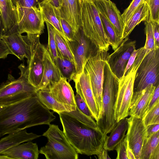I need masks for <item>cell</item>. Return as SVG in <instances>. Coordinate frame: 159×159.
<instances>
[{
  "instance_id": "1",
  "label": "cell",
  "mask_w": 159,
  "mask_h": 159,
  "mask_svg": "<svg viewBox=\"0 0 159 159\" xmlns=\"http://www.w3.org/2000/svg\"><path fill=\"white\" fill-rule=\"evenodd\" d=\"M53 113L37 94L6 106L0 112V137L32 126L48 125L56 118Z\"/></svg>"
},
{
  "instance_id": "2",
  "label": "cell",
  "mask_w": 159,
  "mask_h": 159,
  "mask_svg": "<svg viewBox=\"0 0 159 159\" xmlns=\"http://www.w3.org/2000/svg\"><path fill=\"white\" fill-rule=\"evenodd\" d=\"M63 132L78 154L97 155L103 148L107 135L65 111L58 113Z\"/></svg>"
},
{
  "instance_id": "3",
  "label": "cell",
  "mask_w": 159,
  "mask_h": 159,
  "mask_svg": "<svg viewBox=\"0 0 159 159\" xmlns=\"http://www.w3.org/2000/svg\"><path fill=\"white\" fill-rule=\"evenodd\" d=\"M78 2L80 24L84 34L98 49L108 51L110 45L109 39L93 1L78 0Z\"/></svg>"
},
{
  "instance_id": "4",
  "label": "cell",
  "mask_w": 159,
  "mask_h": 159,
  "mask_svg": "<svg viewBox=\"0 0 159 159\" xmlns=\"http://www.w3.org/2000/svg\"><path fill=\"white\" fill-rule=\"evenodd\" d=\"M119 81L107 61L104 71L102 108L96 121L98 129L105 135L110 133L117 123L115 118V107Z\"/></svg>"
},
{
  "instance_id": "5",
  "label": "cell",
  "mask_w": 159,
  "mask_h": 159,
  "mask_svg": "<svg viewBox=\"0 0 159 159\" xmlns=\"http://www.w3.org/2000/svg\"><path fill=\"white\" fill-rule=\"evenodd\" d=\"M18 68L20 76L15 79L8 74L7 79L0 86V106H6L36 94L38 90L29 82L27 66L21 64Z\"/></svg>"
},
{
  "instance_id": "6",
  "label": "cell",
  "mask_w": 159,
  "mask_h": 159,
  "mask_svg": "<svg viewBox=\"0 0 159 159\" xmlns=\"http://www.w3.org/2000/svg\"><path fill=\"white\" fill-rule=\"evenodd\" d=\"M48 129L43 134L48 141L39 152L47 159H77L78 153L70 145L63 131L58 125H48Z\"/></svg>"
},
{
  "instance_id": "7",
  "label": "cell",
  "mask_w": 159,
  "mask_h": 159,
  "mask_svg": "<svg viewBox=\"0 0 159 159\" xmlns=\"http://www.w3.org/2000/svg\"><path fill=\"white\" fill-rule=\"evenodd\" d=\"M108 51L98 49L89 58L84 67L89 75L93 95L99 113L102 106L104 69L110 55Z\"/></svg>"
},
{
  "instance_id": "8",
  "label": "cell",
  "mask_w": 159,
  "mask_h": 159,
  "mask_svg": "<svg viewBox=\"0 0 159 159\" xmlns=\"http://www.w3.org/2000/svg\"><path fill=\"white\" fill-rule=\"evenodd\" d=\"M159 48L148 52L143 58L135 75V91L159 84Z\"/></svg>"
},
{
  "instance_id": "9",
  "label": "cell",
  "mask_w": 159,
  "mask_h": 159,
  "mask_svg": "<svg viewBox=\"0 0 159 159\" xmlns=\"http://www.w3.org/2000/svg\"><path fill=\"white\" fill-rule=\"evenodd\" d=\"M27 34L29 35L31 52L30 58L27 60L28 79L30 83L37 90L43 74L46 47L40 42V35Z\"/></svg>"
},
{
  "instance_id": "10",
  "label": "cell",
  "mask_w": 159,
  "mask_h": 159,
  "mask_svg": "<svg viewBox=\"0 0 159 159\" xmlns=\"http://www.w3.org/2000/svg\"><path fill=\"white\" fill-rule=\"evenodd\" d=\"M136 71L130 68L125 76L119 79L115 107V118L117 122L129 116Z\"/></svg>"
},
{
  "instance_id": "11",
  "label": "cell",
  "mask_w": 159,
  "mask_h": 159,
  "mask_svg": "<svg viewBox=\"0 0 159 159\" xmlns=\"http://www.w3.org/2000/svg\"><path fill=\"white\" fill-rule=\"evenodd\" d=\"M68 42L75 61L76 73L75 81L81 74L89 58L98 49L84 34L81 27L74 33L72 40L68 41Z\"/></svg>"
},
{
  "instance_id": "12",
  "label": "cell",
  "mask_w": 159,
  "mask_h": 159,
  "mask_svg": "<svg viewBox=\"0 0 159 159\" xmlns=\"http://www.w3.org/2000/svg\"><path fill=\"white\" fill-rule=\"evenodd\" d=\"M17 18V27L22 34H38L44 32V21L38 7H14Z\"/></svg>"
},
{
  "instance_id": "13",
  "label": "cell",
  "mask_w": 159,
  "mask_h": 159,
  "mask_svg": "<svg viewBox=\"0 0 159 159\" xmlns=\"http://www.w3.org/2000/svg\"><path fill=\"white\" fill-rule=\"evenodd\" d=\"M129 40L128 37L124 39L107 59V62L111 70L119 79L124 76L128 60L136 49V41Z\"/></svg>"
},
{
  "instance_id": "14",
  "label": "cell",
  "mask_w": 159,
  "mask_h": 159,
  "mask_svg": "<svg viewBox=\"0 0 159 159\" xmlns=\"http://www.w3.org/2000/svg\"><path fill=\"white\" fill-rule=\"evenodd\" d=\"M2 39L11 54L20 60L24 58L30 59L31 52L29 35H22L19 33L17 25L6 33Z\"/></svg>"
},
{
  "instance_id": "15",
  "label": "cell",
  "mask_w": 159,
  "mask_h": 159,
  "mask_svg": "<svg viewBox=\"0 0 159 159\" xmlns=\"http://www.w3.org/2000/svg\"><path fill=\"white\" fill-rule=\"evenodd\" d=\"M128 127L126 134L129 146L135 159H140L141 150L146 137V128L142 119L132 116L128 118Z\"/></svg>"
},
{
  "instance_id": "16",
  "label": "cell",
  "mask_w": 159,
  "mask_h": 159,
  "mask_svg": "<svg viewBox=\"0 0 159 159\" xmlns=\"http://www.w3.org/2000/svg\"><path fill=\"white\" fill-rule=\"evenodd\" d=\"M48 88L52 96L64 105L68 112L76 109L74 91L66 79L61 76L58 82L52 84Z\"/></svg>"
},
{
  "instance_id": "17",
  "label": "cell",
  "mask_w": 159,
  "mask_h": 159,
  "mask_svg": "<svg viewBox=\"0 0 159 159\" xmlns=\"http://www.w3.org/2000/svg\"><path fill=\"white\" fill-rule=\"evenodd\" d=\"M74 81L76 93L86 103L93 118L96 121L99 111L93 95L89 75L84 68L80 76Z\"/></svg>"
},
{
  "instance_id": "18",
  "label": "cell",
  "mask_w": 159,
  "mask_h": 159,
  "mask_svg": "<svg viewBox=\"0 0 159 159\" xmlns=\"http://www.w3.org/2000/svg\"><path fill=\"white\" fill-rule=\"evenodd\" d=\"M99 12L102 14L109 21L117 33L122 40L124 24L121 14L115 3L110 1H93Z\"/></svg>"
},
{
  "instance_id": "19",
  "label": "cell",
  "mask_w": 159,
  "mask_h": 159,
  "mask_svg": "<svg viewBox=\"0 0 159 159\" xmlns=\"http://www.w3.org/2000/svg\"><path fill=\"white\" fill-rule=\"evenodd\" d=\"M155 87V86L151 85L144 89L134 92L129 106V115L142 118Z\"/></svg>"
},
{
  "instance_id": "20",
  "label": "cell",
  "mask_w": 159,
  "mask_h": 159,
  "mask_svg": "<svg viewBox=\"0 0 159 159\" xmlns=\"http://www.w3.org/2000/svg\"><path fill=\"white\" fill-rule=\"evenodd\" d=\"M39 152L38 145L31 141L14 146L0 153L7 159H38Z\"/></svg>"
},
{
  "instance_id": "21",
  "label": "cell",
  "mask_w": 159,
  "mask_h": 159,
  "mask_svg": "<svg viewBox=\"0 0 159 159\" xmlns=\"http://www.w3.org/2000/svg\"><path fill=\"white\" fill-rule=\"evenodd\" d=\"M38 8L44 22L51 24L65 39L68 40L62 30L59 9L55 7L49 0H44L39 5Z\"/></svg>"
},
{
  "instance_id": "22",
  "label": "cell",
  "mask_w": 159,
  "mask_h": 159,
  "mask_svg": "<svg viewBox=\"0 0 159 159\" xmlns=\"http://www.w3.org/2000/svg\"><path fill=\"white\" fill-rule=\"evenodd\" d=\"M61 77L59 69L52 61L46 47L43 74L37 90L48 88L52 84L58 82Z\"/></svg>"
},
{
  "instance_id": "23",
  "label": "cell",
  "mask_w": 159,
  "mask_h": 159,
  "mask_svg": "<svg viewBox=\"0 0 159 159\" xmlns=\"http://www.w3.org/2000/svg\"><path fill=\"white\" fill-rule=\"evenodd\" d=\"M61 16L70 25L74 32L80 27L78 0H62L59 8Z\"/></svg>"
},
{
  "instance_id": "24",
  "label": "cell",
  "mask_w": 159,
  "mask_h": 159,
  "mask_svg": "<svg viewBox=\"0 0 159 159\" xmlns=\"http://www.w3.org/2000/svg\"><path fill=\"white\" fill-rule=\"evenodd\" d=\"M128 127L127 117L118 122L110 132V135H107L104 144V149L109 151L115 150L117 145L125 139Z\"/></svg>"
},
{
  "instance_id": "25",
  "label": "cell",
  "mask_w": 159,
  "mask_h": 159,
  "mask_svg": "<svg viewBox=\"0 0 159 159\" xmlns=\"http://www.w3.org/2000/svg\"><path fill=\"white\" fill-rule=\"evenodd\" d=\"M40 136L32 133H28L26 129L9 134L0 140V153L14 146L31 141Z\"/></svg>"
},
{
  "instance_id": "26",
  "label": "cell",
  "mask_w": 159,
  "mask_h": 159,
  "mask_svg": "<svg viewBox=\"0 0 159 159\" xmlns=\"http://www.w3.org/2000/svg\"><path fill=\"white\" fill-rule=\"evenodd\" d=\"M149 8L145 1L125 25L122 40L128 37L135 27L141 22L149 20Z\"/></svg>"
},
{
  "instance_id": "27",
  "label": "cell",
  "mask_w": 159,
  "mask_h": 159,
  "mask_svg": "<svg viewBox=\"0 0 159 159\" xmlns=\"http://www.w3.org/2000/svg\"><path fill=\"white\" fill-rule=\"evenodd\" d=\"M140 159H159V131L144 139Z\"/></svg>"
},
{
  "instance_id": "28",
  "label": "cell",
  "mask_w": 159,
  "mask_h": 159,
  "mask_svg": "<svg viewBox=\"0 0 159 159\" xmlns=\"http://www.w3.org/2000/svg\"><path fill=\"white\" fill-rule=\"evenodd\" d=\"M0 11L5 34L17 25L16 11L11 0H0Z\"/></svg>"
},
{
  "instance_id": "29",
  "label": "cell",
  "mask_w": 159,
  "mask_h": 159,
  "mask_svg": "<svg viewBox=\"0 0 159 159\" xmlns=\"http://www.w3.org/2000/svg\"><path fill=\"white\" fill-rule=\"evenodd\" d=\"M37 95L41 102L49 110L58 114L68 112L64 106L57 101L52 96L48 88L38 90Z\"/></svg>"
},
{
  "instance_id": "30",
  "label": "cell",
  "mask_w": 159,
  "mask_h": 159,
  "mask_svg": "<svg viewBox=\"0 0 159 159\" xmlns=\"http://www.w3.org/2000/svg\"><path fill=\"white\" fill-rule=\"evenodd\" d=\"M59 69L62 77L69 82L75 79L76 68L75 64L71 61L59 56L53 61Z\"/></svg>"
},
{
  "instance_id": "31",
  "label": "cell",
  "mask_w": 159,
  "mask_h": 159,
  "mask_svg": "<svg viewBox=\"0 0 159 159\" xmlns=\"http://www.w3.org/2000/svg\"><path fill=\"white\" fill-rule=\"evenodd\" d=\"M55 38L58 56L69 60L75 66L74 56L68 43V40L64 39L55 29Z\"/></svg>"
},
{
  "instance_id": "32",
  "label": "cell",
  "mask_w": 159,
  "mask_h": 159,
  "mask_svg": "<svg viewBox=\"0 0 159 159\" xmlns=\"http://www.w3.org/2000/svg\"><path fill=\"white\" fill-rule=\"evenodd\" d=\"M99 14L104 30L109 38L110 45L114 51L119 46L122 40L109 21L100 12Z\"/></svg>"
},
{
  "instance_id": "33",
  "label": "cell",
  "mask_w": 159,
  "mask_h": 159,
  "mask_svg": "<svg viewBox=\"0 0 159 159\" xmlns=\"http://www.w3.org/2000/svg\"><path fill=\"white\" fill-rule=\"evenodd\" d=\"M145 31L146 35L145 45L142 47V51L145 56L149 52L157 48L154 37L153 26L150 21H145Z\"/></svg>"
},
{
  "instance_id": "34",
  "label": "cell",
  "mask_w": 159,
  "mask_h": 159,
  "mask_svg": "<svg viewBox=\"0 0 159 159\" xmlns=\"http://www.w3.org/2000/svg\"><path fill=\"white\" fill-rule=\"evenodd\" d=\"M45 22L47 25L48 34V43L46 48L53 61L58 57L55 38V29L49 23Z\"/></svg>"
},
{
  "instance_id": "35",
  "label": "cell",
  "mask_w": 159,
  "mask_h": 159,
  "mask_svg": "<svg viewBox=\"0 0 159 159\" xmlns=\"http://www.w3.org/2000/svg\"><path fill=\"white\" fill-rule=\"evenodd\" d=\"M146 0H133L129 6L124 10L121 16L124 25Z\"/></svg>"
},
{
  "instance_id": "36",
  "label": "cell",
  "mask_w": 159,
  "mask_h": 159,
  "mask_svg": "<svg viewBox=\"0 0 159 159\" xmlns=\"http://www.w3.org/2000/svg\"><path fill=\"white\" fill-rule=\"evenodd\" d=\"M146 126L148 125L159 124V103L150 110L142 118Z\"/></svg>"
},
{
  "instance_id": "37",
  "label": "cell",
  "mask_w": 159,
  "mask_h": 159,
  "mask_svg": "<svg viewBox=\"0 0 159 159\" xmlns=\"http://www.w3.org/2000/svg\"><path fill=\"white\" fill-rule=\"evenodd\" d=\"M68 112L71 116L93 128L95 129H98L96 122L94 120V119L84 114L77 107L75 110Z\"/></svg>"
},
{
  "instance_id": "38",
  "label": "cell",
  "mask_w": 159,
  "mask_h": 159,
  "mask_svg": "<svg viewBox=\"0 0 159 159\" xmlns=\"http://www.w3.org/2000/svg\"><path fill=\"white\" fill-rule=\"evenodd\" d=\"M149 9V21L159 22V0H146Z\"/></svg>"
},
{
  "instance_id": "39",
  "label": "cell",
  "mask_w": 159,
  "mask_h": 159,
  "mask_svg": "<svg viewBox=\"0 0 159 159\" xmlns=\"http://www.w3.org/2000/svg\"><path fill=\"white\" fill-rule=\"evenodd\" d=\"M44 0H11L14 7H38L39 4Z\"/></svg>"
},
{
  "instance_id": "40",
  "label": "cell",
  "mask_w": 159,
  "mask_h": 159,
  "mask_svg": "<svg viewBox=\"0 0 159 159\" xmlns=\"http://www.w3.org/2000/svg\"><path fill=\"white\" fill-rule=\"evenodd\" d=\"M75 98L76 106L84 114L93 118L92 114L86 103L77 93L75 96Z\"/></svg>"
},
{
  "instance_id": "41",
  "label": "cell",
  "mask_w": 159,
  "mask_h": 159,
  "mask_svg": "<svg viewBox=\"0 0 159 159\" xmlns=\"http://www.w3.org/2000/svg\"><path fill=\"white\" fill-rule=\"evenodd\" d=\"M158 103H159V84L156 86L153 95L144 111L143 117L153 107Z\"/></svg>"
},
{
  "instance_id": "42",
  "label": "cell",
  "mask_w": 159,
  "mask_h": 159,
  "mask_svg": "<svg viewBox=\"0 0 159 159\" xmlns=\"http://www.w3.org/2000/svg\"><path fill=\"white\" fill-rule=\"evenodd\" d=\"M61 23L67 39L69 41H72L75 33L72 27L65 20L61 17Z\"/></svg>"
},
{
  "instance_id": "43",
  "label": "cell",
  "mask_w": 159,
  "mask_h": 159,
  "mask_svg": "<svg viewBox=\"0 0 159 159\" xmlns=\"http://www.w3.org/2000/svg\"><path fill=\"white\" fill-rule=\"evenodd\" d=\"M115 150L117 153L116 159H129L124 139L117 145Z\"/></svg>"
},
{
  "instance_id": "44",
  "label": "cell",
  "mask_w": 159,
  "mask_h": 159,
  "mask_svg": "<svg viewBox=\"0 0 159 159\" xmlns=\"http://www.w3.org/2000/svg\"><path fill=\"white\" fill-rule=\"evenodd\" d=\"M153 29L154 37L156 48H159V22L151 21Z\"/></svg>"
},
{
  "instance_id": "45",
  "label": "cell",
  "mask_w": 159,
  "mask_h": 159,
  "mask_svg": "<svg viewBox=\"0 0 159 159\" xmlns=\"http://www.w3.org/2000/svg\"><path fill=\"white\" fill-rule=\"evenodd\" d=\"M11 53L8 48L3 40L0 39V59L6 58Z\"/></svg>"
},
{
  "instance_id": "46",
  "label": "cell",
  "mask_w": 159,
  "mask_h": 159,
  "mask_svg": "<svg viewBox=\"0 0 159 159\" xmlns=\"http://www.w3.org/2000/svg\"><path fill=\"white\" fill-rule=\"evenodd\" d=\"M139 50L140 48L137 49H136L131 55L126 65L123 76L125 75L128 70L130 69L133 64Z\"/></svg>"
},
{
  "instance_id": "47",
  "label": "cell",
  "mask_w": 159,
  "mask_h": 159,
  "mask_svg": "<svg viewBox=\"0 0 159 159\" xmlns=\"http://www.w3.org/2000/svg\"><path fill=\"white\" fill-rule=\"evenodd\" d=\"M159 124L148 125L146 126V137H149L159 131Z\"/></svg>"
},
{
  "instance_id": "48",
  "label": "cell",
  "mask_w": 159,
  "mask_h": 159,
  "mask_svg": "<svg viewBox=\"0 0 159 159\" xmlns=\"http://www.w3.org/2000/svg\"><path fill=\"white\" fill-rule=\"evenodd\" d=\"M124 140L125 143L126 151L127 155L129 159H135L134 155L130 148L126 136H125Z\"/></svg>"
},
{
  "instance_id": "49",
  "label": "cell",
  "mask_w": 159,
  "mask_h": 159,
  "mask_svg": "<svg viewBox=\"0 0 159 159\" xmlns=\"http://www.w3.org/2000/svg\"><path fill=\"white\" fill-rule=\"evenodd\" d=\"M97 155L99 159H111L108 155L107 151L104 148Z\"/></svg>"
},
{
  "instance_id": "50",
  "label": "cell",
  "mask_w": 159,
  "mask_h": 159,
  "mask_svg": "<svg viewBox=\"0 0 159 159\" xmlns=\"http://www.w3.org/2000/svg\"><path fill=\"white\" fill-rule=\"evenodd\" d=\"M5 34L4 26L3 20L0 11V39H2Z\"/></svg>"
},
{
  "instance_id": "51",
  "label": "cell",
  "mask_w": 159,
  "mask_h": 159,
  "mask_svg": "<svg viewBox=\"0 0 159 159\" xmlns=\"http://www.w3.org/2000/svg\"><path fill=\"white\" fill-rule=\"evenodd\" d=\"M50 2L56 8L59 9L60 7L59 0H49Z\"/></svg>"
},
{
  "instance_id": "52",
  "label": "cell",
  "mask_w": 159,
  "mask_h": 159,
  "mask_svg": "<svg viewBox=\"0 0 159 159\" xmlns=\"http://www.w3.org/2000/svg\"><path fill=\"white\" fill-rule=\"evenodd\" d=\"M5 107L4 106H0V112Z\"/></svg>"
},
{
  "instance_id": "53",
  "label": "cell",
  "mask_w": 159,
  "mask_h": 159,
  "mask_svg": "<svg viewBox=\"0 0 159 159\" xmlns=\"http://www.w3.org/2000/svg\"><path fill=\"white\" fill-rule=\"evenodd\" d=\"M62 0H59V5H60L59 8L61 6V5H62Z\"/></svg>"
},
{
  "instance_id": "54",
  "label": "cell",
  "mask_w": 159,
  "mask_h": 159,
  "mask_svg": "<svg viewBox=\"0 0 159 159\" xmlns=\"http://www.w3.org/2000/svg\"><path fill=\"white\" fill-rule=\"evenodd\" d=\"M104 0L107 1V2H109L110 1V0Z\"/></svg>"
},
{
  "instance_id": "55",
  "label": "cell",
  "mask_w": 159,
  "mask_h": 159,
  "mask_svg": "<svg viewBox=\"0 0 159 159\" xmlns=\"http://www.w3.org/2000/svg\"><path fill=\"white\" fill-rule=\"evenodd\" d=\"M91 0V1H93V0Z\"/></svg>"
}]
</instances>
